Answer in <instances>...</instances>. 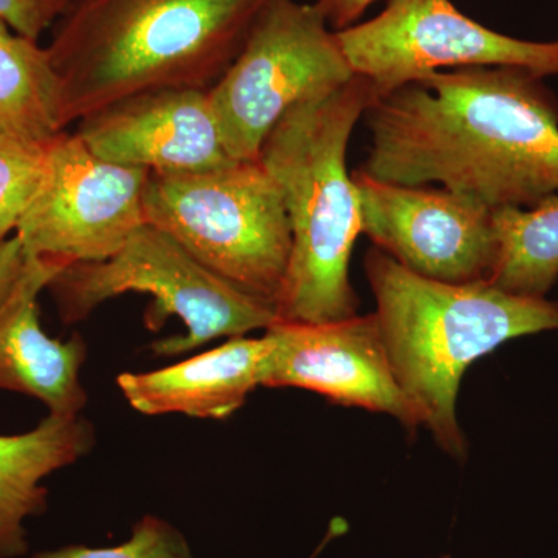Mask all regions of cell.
Segmentation results:
<instances>
[{
    "label": "cell",
    "instance_id": "6da1fadb",
    "mask_svg": "<svg viewBox=\"0 0 558 558\" xmlns=\"http://www.w3.org/2000/svg\"><path fill=\"white\" fill-rule=\"evenodd\" d=\"M519 68L439 70L366 110L371 178L472 197L490 209L558 194V98Z\"/></svg>",
    "mask_w": 558,
    "mask_h": 558
},
{
    "label": "cell",
    "instance_id": "7a4b0ae2",
    "mask_svg": "<svg viewBox=\"0 0 558 558\" xmlns=\"http://www.w3.org/2000/svg\"><path fill=\"white\" fill-rule=\"evenodd\" d=\"M270 0H65L47 50L65 128L130 95L209 90Z\"/></svg>",
    "mask_w": 558,
    "mask_h": 558
},
{
    "label": "cell",
    "instance_id": "3957f363",
    "mask_svg": "<svg viewBox=\"0 0 558 558\" xmlns=\"http://www.w3.org/2000/svg\"><path fill=\"white\" fill-rule=\"evenodd\" d=\"M376 100L373 84L355 75L293 106L260 148L258 160L281 191L292 233L279 319L330 323L359 315L349 266L362 219L347 156L352 132Z\"/></svg>",
    "mask_w": 558,
    "mask_h": 558
},
{
    "label": "cell",
    "instance_id": "277c9868",
    "mask_svg": "<svg viewBox=\"0 0 558 558\" xmlns=\"http://www.w3.org/2000/svg\"><path fill=\"white\" fill-rule=\"evenodd\" d=\"M365 271L400 388L440 449L464 459L457 400L465 371L506 341L558 329V303L512 295L487 281L421 277L376 247L366 253Z\"/></svg>",
    "mask_w": 558,
    "mask_h": 558
},
{
    "label": "cell",
    "instance_id": "5b68a950",
    "mask_svg": "<svg viewBox=\"0 0 558 558\" xmlns=\"http://www.w3.org/2000/svg\"><path fill=\"white\" fill-rule=\"evenodd\" d=\"M145 213L202 266L277 310L292 233L281 191L259 160L150 174Z\"/></svg>",
    "mask_w": 558,
    "mask_h": 558
},
{
    "label": "cell",
    "instance_id": "8992f818",
    "mask_svg": "<svg viewBox=\"0 0 558 558\" xmlns=\"http://www.w3.org/2000/svg\"><path fill=\"white\" fill-rule=\"evenodd\" d=\"M47 289L65 325L83 322L102 303L124 293L153 296L146 326L160 329L172 315L186 326L185 336L156 341L157 355H179L220 337L233 339L266 330L278 319L274 304L213 274L148 222L116 255L98 263L70 264Z\"/></svg>",
    "mask_w": 558,
    "mask_h": 558
},
{
    "label": "cell",
    "instance_id": "52a82bcc",
    "mask_svg": "<svg viewBox=\"0 0 558 558\" xmlns=\"http://www.w3.org/2000/svg\"><path fill=\"white\" fill-rule=\"evenodd\" d=\"M336 32L315 3L270 0L218 83L208 90L230 159H259L288 110L354 78Z\"/></svg>",
    "mask_w": 558,
    "mask_h": 558
},
{
    "label": "cell",
    "instance_id": "ba28073f",
    "mask_svg": "<svg viewBox=\"0 0 558 558\" xmlns=\"http://www.w3.org/2000/svg\"><path fill=\"white\" fill-rule=\"evenodd\" d=\"M352 72L377 98L444 69L519 68L558 75V40L534 43L490 31L451 0H388L371 21L336 32Z\"/></svg>",
    "mask_w": 558,
    "mask_h": 558
},
{
    "label": "cell",
    "instance_id": "9c48e42d",
    "mask_svg": "<svg viewBox=\"0 0 558 558\" xmlns=\"http://www.w3.org/2000/svg\"><path fill=\"white\" fill-rule=\"evenodd\" d=\"M150 172L95 156L73 132L47 143L38 190L14 236L28 258L98 263L146 223Z\"/></svg>",
    "mask_w": 558,
    "mask_h": 558
},
{
    "label": "cell",
    "instance_id": "30bf717a",
    "mask_svg": "<svg viewBox=\"0 0 558 558\" xmlns=\"http://www.w3.org/2000/svg\"><path fill=\"white\" fill-rule=\"evenodd\" d=\"M352 179L362 234L374 247L421 277L488 282L498 252L494 209L446 189L380 182L363 170Z\"/></svg>",
    "mask_w": 558,
    "mask_h": 558
},
{
    "label": "cell",
    "instance_id": "8fae6325",
    "mask_svg": "<svg viewBox=\"0 0 558 558\" xmlns=\"http://www.w3.org/2000/svg\"><path fill=\"white\" fill-rule=\"evenodd\" d=\"M264 333L270 354L263 387L307 389L339 405L388 414L410 429L422 425L389 362L376 315L330 323L278 318Z\"/></svg>",
    "mask_w": 558,
    "mask_h": 558
},
{
    "label": "cell",
    "instance_id": "7c38bea8",
    "mask_svg": "<svg viewBox=\"0 0 558 558\" xmlns=\"http://www.w3.org/2000/svg\"><path fill=\"white\" fill-rule=\"evenodd\" d=\"M75 134L102 160L150 174H183L231 163L208 90L156 89L110 102Z\"/></svg>",
    "mask_w": 558,
    "mask_h": 558
},
{
    "label": "cell",
    "instance_id": "4fadbf2b",
    "mask_svg": "<svg viewBox=\"0 0 558 558\" xmlns=\"http://www.w3.org/2000/svg\"><path fill=\"white\" fill-rule=\"evenodd\" d=\"M65 267L27 256L16 288L0 304V389L38 399L50 414H80L87 402L80 380L86 343L80 336L51 339L39 319V295Z\"/></svg>",
    "mask_w": 558,
    "mask_h": 558
},
{
    "label": "cell",
    "instance_id": "5bb4252c",
    "mask_svg": "<svg viewBox=\"0 0 558 558\" xmlns=\"http://www.w3.org/2000/svg\"><path fill=\"white\" fill-rule=\"evenodd\" d=\"M269 354L266 333L259 339L233 337L168 368L123 373L117 385L132 409L146 416L183 414L220 421L236 413L250 392L263 387Z\"/></svg>",
    "mask_w": 558,
    "mask_h": 558
},
{
    "label": "cell",
    "instance_id": "9a60e30c",
    "mask_svg": "<svg viewBox=\"0 0 558 558\" xmlns=\"http://www.w3.org/2000/svg\"><path fill=\"white\" fill-rule=\"evenodd\" d=\"M95 444L94 427L80 414H50L21 435H0V558L28 550L25 521L47 508L44 480L75 464Z\"/></svg>",
    "mask_w": 558,
    "mask_h": 558
},
{
    "label": "cell",
    "instance_id": "2e32d148",
    "mask_svg": "<svg viewBox=\"0 0 558 558\" xmlns=\"http://www.w3.org/2000/svg\"><path fill=\"white\" fill-rule=\"evenodd\" d=\"M0 131L49 143L65 131L49 50L0 20Z\"/></svg>",
    "mask_w": 558,
    "mask_h": 558
},
{
    "label": "cell",
    "instance_id": "e0dca14e",
    "mask_svg": "<svg viewBox=\"0 0 558 558\" xmlns=\"http://www.w3.org/2000/svg\"><path fill=\"white\" fill-rule=\"evenodd\" d=\"M497 260L490 284L524 299H546L558 279V194L534 207L494 209Z\"/></svg>",
    "mask_w": 558,
    "mask_h": 558
},
{
    "label": "cell",
    "instance_id": "ac0fdd59",
    "mask_svg": "<svg viewBox=\"0 0 558 558\" xmlns=\"http://www.w3.org/2000/svg\"><path fill=\"white\" fill-rule=\"evenodd\" d=\"M47 143L0 131V242L13 236L38 190Z\"/></svg>",
    "mask_w": 558,
    "mask_h": 558
},
{
    "label": "cell",
    "instance_id": "d6986e66",
    "mask_svg": "<svg viewBox=\"0 0 558 558\" xmlns=\"http://www.w3.org/2000/svg\"><path fill=\"white\" fill-rule=\"evenodd\" d=\"M35 558H196L189 539L170 521L145 515L132 526L130 538L116 546L70 545L43 550Z\"/></svg>",
    "mask_w": 558,
    "mask_h": 558
},
{
    "label": "cell",
    "instance_id": "ffe728a7",
    "mask_svg": "<svg viewBox=\"0 0 558 558\" xmlns=\"http://www.w3.org/2000/svg\"><path fill=\"white\" fill-rule=\"evenodd\" d=\"M64 5L65 0H0V20L25 38L39 40L51 31Z\"/></svg>",
    "mask_w": 558,
    "mask_h": 558
},
{
    "label": "cell",
    "instance_id": "44dd1931",
    "mask_svg": "<svg viewBox=\"0 0 558 558\" xmlns=\"http://www.w3.org/2000/svg\"><path fill=\"white\" fill-rule=\"evenodd\" d=\"M25 266L27 255L14 234L9 240L0 242V304L9 299L10 293L16 288Z\"/></svg>",
    "mask_w": 558,
    "mask_h": 558
},
{
    "label": "cell",
    "instance_id": "7402d4cb",
    "mask_svg": "<svg viewBox=\"0 0 558 558\" xmlns=\"http://www.w3.org/2000/svg\"><path fill=\"white\" fill-rule=\"evenodd\" d=\"M377 0H317L315 5L322 11L333 32L351 27Z\"/></svg>",
    "mask_w": 558,
    "mask_h": 558
},
{
    "label": "cell",
    "instance_id": "603a6c76",
    "mask_svg": "<svg viewBox=\"0 0 558 558\" xmlns=\"http://www.w3.org/2000/svg\"><path fill=\"white\" fill-rule=\"evenodd\" d=\"M440 558H450L449 556H444V557H440Z\"/></svg>",
    "mask_w": 558,
    "mask_h": 558
}]
</instances>
